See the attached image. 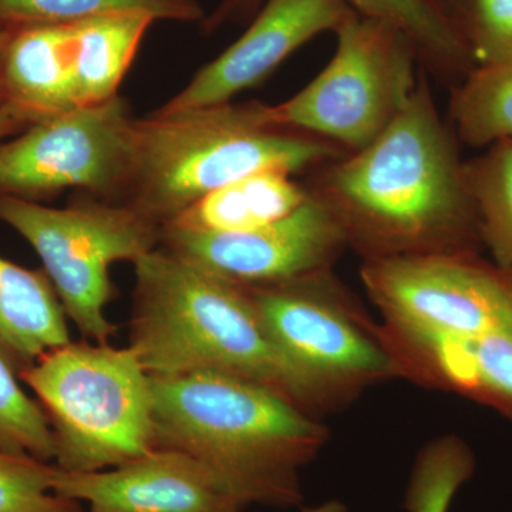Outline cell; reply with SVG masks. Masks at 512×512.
<instances>
[{
  "label": "cell",
  "instance_id": "obj_1",
  "mask_svg": "<svg viewBox=\"0 0 512 512\" xmlns=\"http://www.w3.org/2000/svg\"><path fill=\"white\" fill-rule=\"evenodd\" d=\"M318 170L309 191L338 215L366 259L481 247L464 161L426 73L373 143Z\"/></svg>",
  "mask_w": 512,
  "mask_h": 512
},
{
  "label": "cell",
  "instance_id": "obj_2",
  "mask_svg": "<svg viewBox=\"0 0 512 512\" xmlns=\"http://www.w3.org/2000/svg\"><path fill=\"white\" fill-rule=\"evenodd\" d=\"M150 379L154 447L200 461L245 505L301 501L299 470L318 454L326 430L299 404L224 373Z\"/></svg>",
  "mask_w": 512,
  "mask_h": 512
},
{
  "label": "cell",
  "instance_id": "obj_3",
  "mask_svg": "<svg viewBox=\"0 0 512 512\" xmlns=\"http://www.w3.org/2000/svg\"><path fill=\"white\" fill-rule=\"evenodd\" d=\"M133 265L128 348L148 376L224 373L264 384L299 404L291 372L247 286L163 247Z\"/></svg>",
  "mask_w": 512,
  "mask_h": 512
},
{
  "label": "cell",
  "instance_id": "obj_4",
  "mask_svg": "<svg viewBox=\"0 0 512 512\" xmlns=\"http://www.w3.org/2000/svg\"><path fill=\"white\" fill-rule=\"evenodd\" d=\"M323 138L276 121L271 104H217L136 121L123 204L160 227L205 195L259 171L295 175L346 156Z\"/></svg>",
  "mask_w": 512,
  "mask_h": 512
},
{
  "label": "cell",
  "instance_id": "obj_5",
  "mask_svg": "<svg viewBox=\"0 0 512 512\" xmlns=\"http://www.w3.org/2000/svg\"><path fill=\"white\" fill-rule=\"evenodd\" d=\"M19 379L46 414L62 470H110L153 450L151 379L128 346L72 340Z\"/></svg>",
  "mask_w": 512,
  "mask_h": 512
},
{
  "label": "cell",
  "instance_id": "obj_6",
  "mask_svg": "<svg viewBox=\"0 0 512 512\" xmlns=\"http://www.w3.org/2000/svg\"><path fill=\"white\" fill-rule=\"evenodd\" d=\"M0 222L35 249L67 319L83 338L110 343L117 335L106 315L114 296L110 266L134 264L160 247V225L127 204L84 192L64 208L0 195Z\"/></svg>",
  "mask_w": 512,
  "mask_h": 512
},
{
  "label": "cell",
  "instance_id": "obj_7",
  "mask_svg": "<svg viewBox=\"0 0 512 512\" xmlns=\"http://www.w3.org/2000/svg\"><path fill=\"white\" fill-rule=\"evenodd\" d=\"M335 35L328 66L272 110L282 126L355 153L373 143L409 103L419 82V53L399 29L357 12Z\"/></svg>",
  "mask_w": 512,
  "mask_h": 512
},
{
  "label": "cell",
  "instance_id": "obj_8",
  "mask_svg": "<svg viewBox=\"0 0 512 512\" xmlns=\"http://www.w3.org/2000/svg\"><path fill=\"white\" fill-rule=\"evenodd\" d=\"M136 121L121 96L37 121L0 143V195L40 202L74 188L123 204Z\"/></svg>",
  "mask_w": 512,
  "mask_h": 512
},
{
  "label": "cell",
  "instance_id": "obj_9",
  "mask_svg": "<svg viewBox=\"0 0 512 512\" xmlns=\"http://www.w3.org/2000/svg\"><path fill=\"white\" fill-rule=\"evenodd\" d=\"M247 288L269 339L291 372L302 407L396 370L389 350L350 319L329 271Z\"/></svg>",
  "mask_w": 512,
  "mask_h": 512
},
{
  "label": "cell",
  "instance_id": "obj_10",
  "mask_svg": "<svg viewBox=\"0 0 512 512\" xmlns=\"http://www.w3.org/2000/svg\"><path fill=\"white\" fill-rule=\"evenodd\" d=\"M362 278L392 326L512 335V271L478 251L366 259Z\"/></svg>",
  "mask_w": 512,
  "mask_h": 512
},
{
  "label": "cell",
  "instance_id": "obj_11",
  "mask_svg": "<svg viewBox=\"0 0 512 512\" xmlns=\"http://www.w3.org/2000/svg\"><path fill=\"white\" fill-rule=\"evenodd\" d=\"M348 244L338 215L311 191L298 210L265 227L232 234L161 227L160 238V247L245 286L285 284L329 271Z\"/></svg>",
  "mask_w": 512,
  "mask_h": 512
},
{
  "label": "cell",
  "instance_id": "obj_12",
  "mask_svg": "<svg viewBox=\"0 0 512 512\" xmlns=\"http://www.w3.org/2000/svg\"><path fill=\"white\" fill-rule=\"evenodd\" d=\"M352 13L348 0H265L244 35L150 114L171 116L229 103L264 82L313 37L335 33Z\"/></svg>",
  "mask_w": 512,
  "mask_h": 512
},
{
  "label": "cell",
  "instance_id": "obj_13",
  "mask_svg": "<svg viewBox=\"0 0 512 512\" xmlns=\"http://www.w3.org/2000/svg\"><path fill=\"white\" fill-rule=\"evenodd\" d=\"M55 493L89 505L87 512H242L247 505L200 461L154 447L110 470L56 468Z\"/></svg>",
  "mask_w": 512,
  "mask_h": 512
},
{
  "label": "cell",
  "instance_id": "obj_14",
  "mask_svg": "<svg viewBox=\"0 0 512 512\" xmlns=\"http://www.w3.org/2000/svg\"><path fill=\"white\" fill-rule=\"evenodd\" d=\"M392 339L403 342L404 359L437 386L477 400L512 420V335L426 332L390 325Z\"/></svg>",
  "mask_w": 512,
  "mask_h": 512
},
{
  "label": "cell",
  "instance_id": "obj_15",
  "mask_svg": "<svg viewBox=\"0 0 512 512\" xmlns=\"http://www.w3.org/2000/svg\"><path fill=\"white\" fill-rule=\"evenodd\" d=\"M6 103L45 120L80 109L74 90L70 25L12 28L2 60Z\"/></svg>",
  "mask_w": 512,
  "mask_h": 512
},
{
  "label": "cell",
  "instance_id": "obj_16",
  "mask_svg": "<svg viewBox=\"0 0 512 512\" xmlns=\"http://www.w3.org/2000/svg\"><path fill=\"white\" fill-rule=\"evenodd\" d=\"M265 0H221L201 22L204 33L254 16ZM365 18L380 20L409 37L419 57L437 73L466 76L476 67L470 50L446 10L434 0H348Z\"/></svg>",
  "mask_w": 512,
  "mask_h": 512
},
{
  "label": "cell",
  "instance_id": "obj_17",
  "mask_svg": "<svg viewBox=\"0 0 512 512\" xmlns=\"http://www.w3.org/2000/svg\"><path fill=\"white\" fill-rule=\"evenodd\" d=\"M67 320L43 269L0 256V357L18 377L50 350L72 342Z\"/></svg>",
  "mask_w": 512,
  "mask_h": 512
},
{
  "label": "cell",
  "instance_id": "obj_18",
  "mask_svg": "<svg viewBox=\"0 0 512 512\" xmlns=\"http://www.w3.org/2000/svg\"><path fill=\"white\" fill-rule=\"evenodd\" d=\"M308 197V187L292 174L259 171L205 195L164 227L197 234L252 231L282 220Z\"/></svg>",
  "mask_w": 512,
  "mask_h": 512
},
{
  "label": "cell",
  "instance_id": "obj_19",
  "mask_svg": "<svg viewBox=\"0 0 512 512\" xmlns=\"http://www.w3.org/2000/svg\"><path fill=\"white\" fill-rule=\"evenodd\" d=\"M157 22L144 12H117L72 23L74 90L79 107L119 96L148 28Z\"/></svg>",
  "mask_w": 512,
  "mask_h": 512
},
{
  "label": "cell",
  "instance_id": "obj_20",
  "mask_svg": "<svg viewBox=\"0 0 512 512\" xmlns=\"http://www.w3.org/2000/svg\"><path fill=\"white\" fill-rule=\"evenodd\" d=\"M464 178L491 261L512 271V138L495 141L464 161Z\"/></svg>",
  "mask_w": 512,
  "mask_h": 512
},
{
  "label": "cell",
  "instance_id": "obj_21",
  "mask_svg": "<svg viewBox=\"0 0 512 512\" xmlns=\"http://www.w3.org/2000/svg\"><path fill=\"white\" fill-rule=\"evenodd\" d=\"M450 116L468 146L512 138V62L470 70L453 90Z\"/></svg>",
  "mask_w": 512,
  "mask_h": 512
},
{
  "label": "cell",
  "instance_id": "obj_22",
  "mask_svg": "<svg viewBox=\"0 0 512 512\" xmlns=\"http://www.w3.org/2000/svg\"><path fill=\"white\" fill-rule=\"evenodd\" d=\"M117 12H144L181 23H201L207 16L198 0H0V23L10 28L72 25Z\"/></svg>",
  "mask_w": 512,
  "mask_h": 512
},
{
  "label": "cell",
  "instance_id": "obj_23",
  "mask_svg": "<svg viewBox=\"0 0 512 512\" xmlns=\"http://www.w3.org/2000/svg\"><path fill=\"white\" fill-rule=\"evenodd\" d=\"M0 450L55 460V439L40 404L0 357Z\"/></svg>",
  "mask_w": 512,
  "mask_h": 512
},
{
  "label": "cell",
  "instance_id": "obj_24",
  "mask_svg": "<svg viewBox=\"0 0 512 512\" xmlns=\"http://www.w3.org/2000/svg\"><path fill=\"white\" fill-rule=\"evenodd\" d=\"M56 464L0 450V512H87L55 493Z\"/></svg>",
  "mask_w": 512,
  "mask_h": 512
},
{
  "label": "cell",
  "instance_id": "obj_25",
  "mask_svg": "<svg viewBox=\"0 0 512 512\" xmlns=\"http://www.w3.org/2000/svg\"><path fill=\"white\" fill-rule=\"evenodd\" d=\"M447 13L476 66L512 62V0H457Z\"/></svg>",
  "mask_w": 512,
  "mask_h": 512
},
{
  "label": "cell",
  "instance_id": "obj_26",
  "mask_svg": "<svg viewBox=\"0 0 512 512\" xmlns=\"http://www.w3.org/2000/svg\"><path fill=\"white\" fill-rule=\"evenodd\" d=\"M470 474V468L456 457L446 454L424 457L407 498L409 510L447 512L458 487L468 480Z\"/></svg>",
  "mask_w": 512,
  "mask_h": 512
},
{
  "label": "cell",
  "instance_id": "obj_27",
  "mask_svg": "<svg viewBox=\"0 0 512 512\" xmlns=\"http://www.w3.org/2000/svg\"><path fill=\"white\" fill-rule=\"evenodd\" d=\"M39 119L29 110L15 103L0 104V143L6 138L18 136Z\"/></svg>",
  "mask_w": 512,
  "mask_h": 512
},
{
  "label": "cell",
  "instance_id": "obj_28",
  "mask_svg": "<svg viewBox=\"0 0 512 512\" xmlns=\"http://www.w3.org/2000/svg\"><path fill=\"white\" fill-rule=\"evenodd\" d=\"M10 26H5L0 23V104L6 103L5 90H3L2 80V60L3 52H5L6 43H8L10 35Z\"/></svg>",
  "mask_w": 512,
  "mask_h": 512
},
{
  "label": "cell",
  "instance_id": "obj_29",
  "mask_svg": "<svg viewBox=\"0 0 512 512\" xmlns=\"http://www.w3.org/2000/svg\"><path fill=\"white\" fill-rule=\"evenodd\" d=\"M302 512H346L345 505L339 503V501H329L318 507L308 508V510Z\"/></svg>",
  "mask_w": 512,
  "mask_h": 512
},
{
  "label": "cell",
  "instance_id": "obj_30",
  "mask_svg": "<svg viewBox=\"0 0 512 512\" xmlns=\"http://www.w3.org/2000/svg\"><path fill=\"white\" fill-rule=\"evenodd\" d=\"M434 2L439 3L441 8H443L447 12V10L450 9L451 6H453L454 3L457 2V0H434Z\"/></svg>",
  "mask_w": 512,
  "mask_h": 512
}]
</instances>
